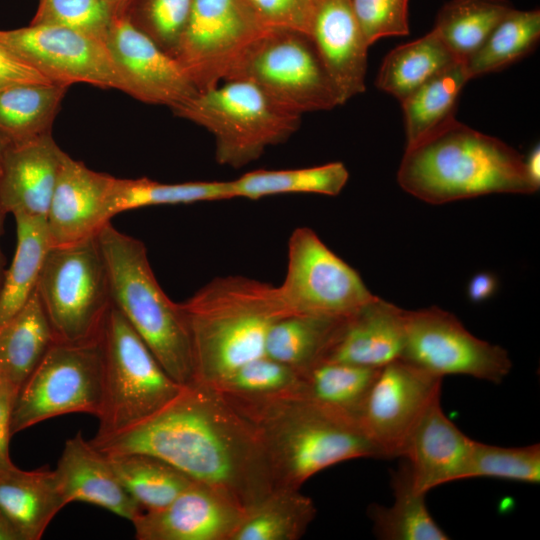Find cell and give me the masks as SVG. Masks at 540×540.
<instances>
[{"instance_id": "cell-1", "label": "cell", "mask_w": 540, "mask_h": 540, "mask_svg": "<svg viewBox=\"0 0 540 540\" xmlns=\"http://www.w3.org/2000/svg\"><path fill=\"white\" fill-rule=\"evenodd\" d=\"M94 446L105 454L156 456L244 510L275 488L256 429L223 394L207 385L184 386L156 414Z\"/></svg>"}, {"instance_id": "cell-2", "label": "cell", "mask_w": 540, "mask_h": 540, "mask_svg": "<svg viewBox=\"0 0 540 540\" xmlns=\"http://www.w3.org/2000/svg\"><path fill=\"white\" fill-rule=\"evenodd\" d=\"M180 307L190 338L193 383L207 386L265 355L272 325L293 314L277 286L240 275L212 279Z\"/></svg>"}, {"instance_id": "cell-3", "label": "cell", "mask_w": 540, "mask_h": 540, "mask_svg": "<svg viewBox=\"0 0 540 540\" xmlns=\"http://www.w3.org/2000/svg\"><path fill=\"white\" fill-rule=\"evenodd\" d=\"M397 180L407 193L435 205L493 193L537 191L522 155L455 117L406 147Z\"/></svg>"}, {"instance_id": "cell-4", "label": "cell", "mask_w": 540, "mask_h": 540, "mask_svg": "<svg viewBox=\"0 0 540 540\" xmlns=\"http://www.w3.org/2000/svg\"><path fill=\"white\" fill-rule=\"evenodd\" d=\"M223 395L256 429L275 488L300 489L310 477L340 462L379 458L359 423L301 395L268 398Z\"/></svg>"}, {"instance_id": "cell-5", "label": "cell", "mask_w": 540, "mask_h": 540, "mask_svg": "<svg viewBox=\"0 0 540 540\" xmlns=\"http://www.w3.org/2000/svg\"><path fill=\"white\" fill-rule=\"evenodd\" d=\"M97 237L108 267L113 305L167 374L181 385L192 384L190 338L180 303L170 300L160 287L145 245L111 223Z\"/></svg>"}, {"instance_id": "cell-6", "label": "cell", "mask_w": 540, "mask_h": 540, "mask_svg": "<svg viewBox=\"0 0 540 540\" xmlns=\"http://www.w3.org/2000/svg\"><path fill=\"white\" fill-rule=\"evenodd\" d=\"M99 340L103 352V402L97 445L147 420L184 388L159 364L148 346L112 304Z\"/></svg>"}, {"instance_id": "cell-7", "label": "cell", "mask_w": 540, "mask_h": 540, "mask_svg": "<svg viewBox=\"0 0 540 540\" xmlns=\"http://www.w3.org/2000/svg\"><path fill=\"white\" fill-rule=\"evenodd\" d=\"M172 111L207 130L214 139L216 161L234 169L286 142L301 122V116L286 111L244 80H225L197 92Z\"/></svg>"}, {"instance_id": "cell-8", "label": "cell", "mask_w": 540, "mask_h": 540, "mask_svg": "<svg viewBox=\"0 0 540 540\" xmlns=\"http://www.w3.org/2000/svg\"><path fill=\"white\" fill-rule=\"evenodd\" d=\"M97 236L51 247L45 258L35 292L56 341L98 338L113 304L108 267Z\"/></svg>"}, {"instance_id": "cell-9", "label": "cell", "mask_w": 540, "mask_h": 540, "mask_svg": "<svg viewBox=\"0 0 540 540\" xmlns=\"http://www.w3.org/2000/svg\"><path fill=\"white\" fill-rule=\"evenodd\" d=\"M225 80L248 81L299 116L340 105L312 39L295 30L269 29L247 49Z\"/></svg>"}, {"instance_id": "cell-10", "label": "cell", "mask_w": 540, "mask_h": 540, "mask_svg": "<svg viewBox=\"0 0 540 540\" xmlns=\"http://www.w3.org/2000/svg\"><path fill=\"white\" fill-rule=\"evenodd\" d=\"M102 402L99 336L82 342L55 341L13 402L11 434L69 413L98 417Z\"/></svg>"}, {"instance_id": "cell-11", "label": "cell", "mask_w": 540, "mask_h": 540, "mask_svg": "<svg viewBox=\"0 0 540 540\" xmlns=\"http://www.w3.org/2000/svg\"><path fill=\"white\" fill-rule=\"evenodd\" d=\"M277 288L293 314L329 317L348 316L375 296L357 271L308 227L291 233L286 273Z\"/></svg>"}, {"instance_id": "cell-12", "label": "cell", "mask_w": 540, "mask_h": 540, "mask_svg": "<svg viewBox=\"0 0 540 540\" xmlns=\"http://www.w3.org/2000/svg\"><path fill=\"white\" fill-rule=\"evenodd\" d=\"M269 29L246 0H192L174 57L198 92L223 82L247 49Z\"/></svg>"}, {"instance_id": "cell-13", "label": "cell", "mask_w": 540, "mask_h": 540, "mask_svg": "<svg viewBox=\"0 0 540 540\" xmlns=\"http://www.w3.org/2000/svg\"><path fill=\"white\" fill-rule=\"evenodd\" d=\"M401 359L442 378L467 375L495 384L512 368L504 348L475 337L455 315L435 306L406 310Z\"/></svg>"}, {"instance_id": "cell-14", "label": "cell", "mask_w": 540, "mask_h": 540, "mask_svg": "<svg viewBox=\"0 0 540 540\" xmlns=\"http://www.w3.org/2000/svg\"><path fill=\"white\" fill-rule=\"evenodd\" d=\"M441 385L442 377L401 358L380 369L359 418L379 458L402 457L419 421L441 398Z\"/></svg>"}, {"instance_id": "cell-15", "label": "cell", "mask_w": 540, "mask_h": 540, "mask_svg": "<svg viewBox=\"0 0 540 540\" xmlns=\"http://www.w3.org/2000/svg\"><path fill=\"white\" fill-rule=\"evenodd\" d=\"M0 42L53 83L68 87L86 83L126 92L106 43L85 33L62 26L30 24L0 30Z\"/></svg>"}, {"instance_id": "cell-16", "label": "cell", "mask_w": 540, "mask_h": 540, "mask_svg": "<svg viewBox=\"0 0 540 540\" xmlns=\"http://www.w3.org/2000/svg\"><path fill=\"white\" fill-rule=\"evenodd\" d=\"M106 46L125 93L135 99L173 110L197 94L181 63L142 31L129 13L114 17Z\"/></svg>"}, {"instance_id": "cell-17", "label": "cell", "mask_w": 540, "mask_h": 540, "mask_svg": "<svg viewBox=\"0 0 540 540\" xmlns=\"http://www.w3.org/2000/svg\"><path fill=\"white\" fill-rule=\"evenodd\" d=\"M245 510L222 492L195 481L164 508L134 521L138 540H231Z\"/></svg>"}, {"instance_id": "cell-18", "label": "cell", "mask_w": 540, "mask_h": 540, "mask_svg": "<svg viewBox=\"0 0 540 540\" xmlns=\"http://www.w3.org/2000/svg\"><path fill=\"white\" fill-rule=\"evenodd\" d=\"M113 180L65 154L46 216L52 247L96 237L110 223Z\"/></svg>"}, {"instance_id": "cell-19", "label": "cell", "mask_w": 540, "mask_h": 540, "mask_svg": "<svg viewBox=\"0 0 540 540\" xmlns=\"http://www.w3.org/2000/svg\"><path fill=\"white\" fill-rule=\"evenodd\" d=\"M310 38L340 105L365 91L368 48L351 0H315Z\"/></svg>"}, {"instance_id": "cell-20", "label": "cell", "mask_w": 540, "mask_h": 540, "mask_svg": "<svg viewBox=\"0 0 540 540\" xmlns=\"http://www.w3.org/2000/svg\"><path fill=\"white\" fill-rule=\"evenodd\" d=\"M65 154L52 133L8 143L0 172V212L46 218Z\"/></svg>"}, {"instance_id": "cell-21", "label": "cell", "mask_w": 540, "mask_h": 540, "mask_svg": "<svg viewBox=\"0 0 540 540\" xmlns=\"http://www.w3.org/2000/svg\"><path fill=\"white\" fill-rule=\"evenodd\" d=\"M406 310L377 296L340 321L322 361L381 368L402 357Z\"/></svg>"}, {"instance_id": "cell-22", "label": "cell", "mask_w": 540, "mask_h": 540, "mask_svg": "<svg viewBox=\"0 0 540 540\" xmlns=\"http://www.w3.org/2000/svg\"><path fill=\"white\" fill-rule=\"evenodd\" d=\"M473 442L445 415L440 399L434 401L402 455L414 487L426 494L445 483L465 479Z\"/></svg>"}, {"instance_id": "cell-23", "label": "cell", "mask_w": 540, "mask_h": 540, "mask_svg": "<svg viewBox=\"0 0 540 540\" xmlns=\"http://www.w3.org/2000/svg\"><path fill=\"white\" fill-rule=\"evenodd\" d=\"M67 504L80 501L134 521L143 510L116 475L109 458L81 432L66 440L54 470Z\"/></svg>"}, {"instance_id": "cell-24", "label": "cell", "mask_w": 540, "mask_h": 540, "mask_svg": "<svg viewBox=\"0 0 540 540\" xmlns=\"http://www.w3.org/2000/svg\"><path fill=\"white\" fill-rule=\"evenodd\" d=\"M66 503L54 470L25 471L15 465L0 472V510L22 540H39Z\"/></svg>"}, {"instance_id": "cell-25", "label": "cell", "mask_w": 540, "mask_h": 540, "mask_svg": "<svg viewBox=\"0 0 540 540\" xmlns=\"http://www.w3.org/2000/svg\"><path fill=\"white\" fill-rule=\"evenodd\" d=\"M56 341L37 293L0 325V381L14 400Z\"/></svg>"}, {"instance_id": "cell-26", "label": "cell", "mask_w": 540, "mask_h": 540, "mask_svg": "<svg viewBox=\"0 0 540 540\" xmlns=\"http://www.w3.org/2000/svg\"><path fill=\"white\" fill-rule=\"evenodd\" d=\"M391 487L394 495L391 506L372 504L368 507V516L378 539H449L430 515L425 503L426 494L414 487L406 461L392 472Z\"/></svg>"}, {"instance_id": "cell-27", "label": "cell", "mask_w": 540, "mask_h": 540, "mask_svg": "<svg viewBox=\"0 0 540 540\" xmlns=\"http://www.w3.org/2000/svg\"><path fill=\"white\" fill-rule=\"evenodd\" d=\"M317 509L300 489L276 487L244 512L231 540H298Z\"/></svg>"}, {"instance_id": "cell-28", "label": "cell", "mask_w": 540, "mask_h": 540, "mask_svg": "<svg viewBox=\"0 0 540 540\" xmlns=\"http://www.w3.org/2000/svg\"><path fill=\"white\" fill-rule=\"evenodd\" d=\"M14 218L17 244L0 287V325L16 314L33 294L52 247L46 218L24 214Z\"/></svg>"}, {"instance_id": "cell-29", "label": "cell", "mask_w": 540, "mask_h": 540, "mask_svg": "<svg viewBox=\"0 0 540 540\" xmlns=\"http://www.w3.org/2000/svg\"><path fill=\"white\" fill-rule=\"evenodd\" d=\"M381 368L320 361L301 373L303 385L300 395L359 423L363 406Z\"/></svg>"}, {"instance_id": "cell-30", "label": "cell", "mask_w": 540, "mask_h": 540, "mask_svg": "<svg viewBox=\"0 0 540 540\" xmlns=\"http://www.w3.org/2000/svg\"><path fill=\"white\" fill-rule=\"evenodd\" d=\"M461 61L432 29L423 37L390 51L379 69L376 86L400 102L430 78Z\"/></svg>"}, {"instance_id": "cell-31", "label": "cell", "mask_w": 540, "mask_h": 540, "mask_svg": "<svg viewBox=\"0 0 540 540\" xmlns=\"http://www.w3.org/2000/svg\"><path fill=\"white\" fill-rule=\"evenodd\" d=\"M68 86L23 84L0 91V135L9 143L28 141L52 132Z\"/></svg>"}, {"instance_id": "cell-32", "label": "cell", "mask_w": 540, "mask_h": 540, "mask_svg": "<svg viewBox=\"0 0 540 540\" xmlns=\"http://www.w3.org/2000/svg\"><path fill=\"white\" fill-rule=\"evenodd\" d=\"M343 317L290 314L270 328L265 355L304 372L323 360Z\"/></svg>"}, {"instance_id": "cell-33", "label": "cell", "mask_w": 540, "mask_h": 540, "mask_svg": "<svg viewBox=\"0 0 540 540\" xmlns=\"http://www.w3.org/2000/svg\"><path fill=\"white\" fill-rule=\"evenodd\" d=\"M106 455L122 485L143 511L164 508L195 482L178 468L150 454Z\"/></svg>"}, {"instance_id": "cell-34", "label": "cell", "mask_w": 540, "mask_h": 540, "mask_svg": "<svg viewBox=\"0 0 540 540\" xmlns=\"http://www.w3.org/2000/svg\"><path fill=\"white\" fill-rule=\"evenodd\" d=\"M470 80L463 61L439 72L400 103L407 145L412 146L454 118L458 96Z\"/></svg>"}, {"instance_id": "cell-35", "label": "cell", "mask_w": 540, "mask_h": 540, "mask_svg": "<svg viewBox=\"0 0 540 540\" xmlns=\"http://www.w3.org/2000/svg\"><path fill=\"white\" fill-rule=\"evenodd\" d=\"M348 178L345 165L332 162L299 169L254 170L230 181L233 198L257 200L293 193L336 196L343 190Z\"/></svg>"}, {"instance_id": "cell-36", "label": "cell", "mask_w": 540, "mask_h": 540, "mask_svg": "<svg viewBox=\"0 0 540 540\" xmlns=\"http://www.w3.org/2000/svg\"><path fill=\"white\" fill-rule=\"evenodd\" d=\"M540 38L539 10L510 9L464 62L469 78L499 71L531 52Z\"/></svg>"}, {"instance_id": "cell-37", "label": "cell", "mask_w": 540, "mask_h": 540, "mask_svg": "<svg viewBox=\"0 0 540 540\" xmlns=\"http://www.w3.org/2000/svg\"><path fill=\"white\" fill-rule=\"evenodd\" d=\"M233 199L231 181L160 183L149 178H115L110 206L113 216L120 212L159 205L191 204Z\"/></svg>"}, {"instance_id": "cell-38", "label": "cell", "mask_w": 540, "mask_h": 540, "mask_svg": "<svg viewBox=\"0 0 540 540\" xmlns=\"http://www.w3.org/2000/svg\"><path fill=\"white\" fill-rule=\"evenodd\" d=\"M510 9L504 0H452L440 10L433 29L465 61Z\"/></svg>"}, {"instance_id": "cell-39", "label": "cell", "mask_w": 540, "mask_h": 540, "mask_svg": "<svg viewBox=\"0 0 540 540\" xmlns=\"http://www.w3.org/2000/svg\"><path fill=\"white\" fill-rule=\"evenodd\" d=\"M302 385L301 372L263 355L245 363L211 387L230 396L268 398L300 395Z\"/></svg>"}, {"instance_id": "cell-40", "label": "cell", "mask_w": 540, "mask_h": 540, "mask_svg": "<svg viewBox=\"0 0 540 540\" xmlns=\"http://www.w3.org/2000/svg\"><path fill=\"white\" fill-rule=\"evenodd\" d=\"M476 477L539 483V444L524 447H500L474 440L465 479Z\"/></svg>"}, {"instance_id": "cell-41", "label": "cell", "mask_w": 540, "mask_h": 540, "mask_svg": "<svg viewBox=\"0 0 540 540\" xmlns=\"http://www.w3.org/2000/svg\"><path fill=\"white\" fill-rule=\"evenodd\" d=\"M115 16L105 0H39L30 24L62 26L106 43Z\"/></svg>"}, {"instance_id": "cell-42", "label": "cell", "mask_w": 540, "mask_h": 540, "mask_svg": "<svg viewBox=\"0 0 540 540\" xmlns=\"http://www.w3.org/2000/svg\"><path fill=\"white\" fill-rule=\"evenodd\" d=\"M191 7L192 0H136L129 15L156 44L174 56Z\"/></svg>"}, {"instance_id": "cell-43", "label": "cell", "mask_w": 540, "mask_h": 540, "mask_svg": "<svg viewBox=\"0 0 540 540\" xmlns=\"http://www.w3.org/2000/svg\"><path fill=\"white\" fill-rule=\"evenodd\" d=\"M409 0H351L352 9L368 46L383 37L409 34Z\"/></svg>"}, {"instance_id": "cell-44", "label": "cell", "mask_w": 540, "mask_h": 540, "mask_svg": "<svg viewBox=\"0 0 540 540\" xmlns=\"http://www.w3.org/2000/svg\"><path fill=\"white\" fill-rule=\"evenodd\" d=\"M271 29H289L310 35L315 0H246Z\"/></svg>"}, {"instance_id": "cell-45", "label": "cell", "mask_w": 540, "mask_h": 540, "mask_svg": "<svg viewBox=\"0 0 540 540\" xmlns=\"http://www.w3.org/2000/svg\"><path fill=\"white\" fill-rule=\"evenodd\" d=\"M40 83L53 82L0 42V91L17 85Z\"/></svg>"}, {"instance_id": "cell-46", "label": "cell", "mask_w": 540, "mask_h": 540, "mask_svg": "<svg viewBox=\"0 0 540 540\" xmlns=\"http://www.w3.org/2000/svg\"><path fill=\"white\" fill-rule=\"evenodd\" d=\"M14 396L0 381V472L14 466L9 455L11 434V413Z\"/></svg>"}, {"instance_id": "cell-47", "label": "cell", "mask_w": 540, "mask_h": 540, "mask_svg": "<svg viewBox=\"0 0 540 540\" xmlns=\"http://www.w3.org/2000/svg\"><path fill=\"white\" fill-rule=\"evenodd\" d=\"M498 287L496 276L490 272H479L468 282L467 296L473 303L483 302L492 297Z\"/></svg>"}, {"instance_id": "cell-48", "label": "cell", "mask_w": 540, "mask_h": 540, "mask_svg": "<svg viewBox=\"0 0 540 540\" xmlns=\"http://www.w3.org/2000/svg\"><path fill=\"white\" fill-rule=\"evenodd\" d=\"M524 166L529 180L538 190L540 186V149L538 145L531 150L526 159L524 158Z\"/></svg>"}, {"instance_id": "cell-49", "label": "cell", "mask_w": 540, "mask_h": 540, "mask_svg": "<svg viewBox=\"0 0 540 540\" xmlns=\"http://www.w3.org/2000/svg\"><path fill=\"white\" fill-rule=\"evenodd\" d=\"M0 540H22L20 534L0 510Z\"/></svg>"}, {"instance_id": "cell-50", "label": "cell", "mask_w": 540, "mask_h": 540, "mask_svg": "<svg viewBox=\"0 0 540 540\" xmlns=\"http://www.w3.org/2000/svg\"><path fill=\"white\" fill-rule=\"evenodd\" d=\"M117 14L129 13L136 0H105Z\"/></svg>"}, {"instance_id": "cell-51", "label": "cell", "mask_w": 540, "mask_h": 540, "mask_svg": "<svg viewBox=\"0 0 540 540\" xmlns=\"http://www.w3.org/2000/svg\"><path fill=\"white\" fill-rule=\"evenodd\" d=\"M4 217L5 216L0 212V234H1V231H2V224H3ZM3 265H4V257H3L2 253H1V250H0V287L2 285L4 274H5Z\"/></svg>"}, {"instance_id": "cell-52", "label": "cell", "mask_w": 540, "mask_h": 540, "mask_svg": "<svg viewBox=\"0 0 540 540\" xmlns=\"http://www.w3.org/2000/svg\"><path fill=\"white\" fill-rule=\"evenodd\" d=\"M8 143L9 142L0 135V172H1V165H2L4 152H5V149H6L7 145H8Z\"/></svg>"}]
</instances>
